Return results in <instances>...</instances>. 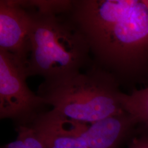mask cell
Instances as JSON below:
<instances>
[{
    "label": "cell",
    "mask_w": 148,
    "mask_h": 148,
    "mask_svg": "<svg viewBox=\"0 0 148 148\" xmlns=\"http://www.w3.org/2000/svg\"><path fill=\"white\" fill-rule=\"evenodd\" d=\"M141 1L148 10V0H141Z\"/></svg>",
    "instance_id": "8fae6325"
},
{
    "label": "cell",
    "mask_w": 148,
    "mask_h": 148,
    "mask_svg": "<svg viewBox=\"0 0 148 148\" xmlns=\"http://www.w3.org/2000/svg\"><path fill=\"white\" fill-rule=\"evenodd\" d=\"M94 64L121 85L148 74V10L141 0H71Z\"/></svg>",
    "instance_id": "6da1fadb"
},
{
    "label": "cell",
    "mask_w": 148,
    "mask_h": 148,
    "mask_svg": "<svg viewBox=\"0 0 148 148\" xmlns=\"http://www.w3.org/2000/svg\"><path fill=\"white\" fill-rule=\"evenodd\" d=\"M128 148H148V133L145 131L132 137L128 142Z\"/></svg>",
    "instance_id": "9c48e42d"
},
{
    "label": "cell",
    "mask_w": 148,
    "mask_h": 148,
    "mask_svg": "<svg viewBox=\"0 0 148 148\" xmlns=\"http://www.w3.org/2000/svg\"><path fill=\"white\" fill-rule=\"evenodd\" d=\"M137 120L126 111L92 123L77 122L76 131L90 148H120L132 138Z\"/></svg>",
    "instance_id": "8992f818"
},
{
    "label": "cell",
    "mask_w": 148,
    "mask_h": 148,
    "mask_svg": "<svg viewBox=\"0 0 148 148\" xmlns=\"http://www.w3.org/2000/svg\"><path fill=\"white\" fill-rule=\"evenodd\" d=\"M31 23L29 77H56L93 65L90 45L71 12V0H27Z\"/></svg>",
    "instance_id": "7a4b0ae2"
},
{
    "label": "cell",
    "mask_w": 148,
    "mask_h": 148,
    "mask_svg": "<svg viewBox=\"0 0 148 148\" xmlns=\"http://www.w3.org/2000/svg\"><path fill=\"white\" fill-rule=\"evenodd\" d=\"M30 23L27 1H0V50L14 56L26 65Z\"/></svg>",
    "instance_id": "5b68a950"
},
{
    "label": "cell",
    "mask_w": 148,
    "mask_h": 148,
    "mask_svg": "<svg viewBox=\"0 0 148 148\" xmlns=\"http://www.w3.org/2000/svg\"><path fill=\"white\" fill-rule=\"evenodd\" d=\"M120 86L112 74L93 64L84 72L44 79L37 95L63 116L92 123L125 111Z\"/></svg>",
    "instance_id": "3957f363"
},
{
    "label": "cell",
    "mask_w": 148,
    "mask_h": 148,
    "mask_svg": "<svg viewBox=\"0 0 148 148\" xmlns=\"http://www.w3.org/2000/svg\"><path fill=\"white\" fill-rule=\"evenodd\" d=\"M1 148H25V147L21 140L16 138L14 141L5 144Z\"/></svg>",
    "instance_id": "30bf717a"
},
{
    "label": "cell",
    "mask_w": 148,
    "mask_h": 148,
    "mask_svg": "<svg viewBox=\"0 0 148 148\" xmlns=\"http://www.w3.org/2000/svg\"><path fill=\"white\" fill-rule=\"evenodd\" d=\"M27 126L34 130L46 148H90L77 133L75 121L52 109L41 114Z\"/></svg>",
    "instance_id": "52a82bcc"
},
{
    "label": "cell",
    "mask_w": 148,
    "mask_h": 148,
    "mask_svg": "<svg viewBox=\"0 0 148 148\" xmlns=\"http://www.w3.org/2000/svg\"><path fill=\"white\" fill-rule=\"evenodd\" d=\"M27 65L0 50V119L14 122L16 127L30 124L47 111L46 101L27 85Z\"/></svg>",
    "instance_id": "277c9868"
},
{
    "label": "cell",
    "mask_w": 148,
    "mask_h": 148,
    "mask_svg": "<svg viewBox=\"0 0 148 148\" xmlns=\"http://www.w3.org/2000/svg\"><path fill=\"white\" fill-rule=\"evenodd\" d=\"M143 130H144L145 131H146L148 133V128H143Z\"/></svg>",
    "instance_id": "7c38bea8"
},
{
    "label": "cell",
    "mask_w": 148,
    "mask_h": 148,
    "mask_svg": "<svg viewBox=\"0 0 148 148\" xmlns=\"http://www.w3.org/2000/svg\"><path fill=\"white\" fill-rule=\"evenodd\" d=\"M121 103L123 110L132 115L143 128H148V87L135 90L131 94L123 93Z\"/></svg>",
    "instance_id": "ba28073f"
}]
</instances>
